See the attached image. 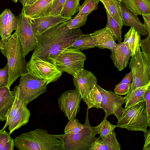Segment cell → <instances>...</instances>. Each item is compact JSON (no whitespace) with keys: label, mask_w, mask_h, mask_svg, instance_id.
Masks as SVG:
<instances>
[{"label":"cell","mask_w":150,"mask_h":150,"mask_svg":"<svg viewBox=\"0 0 150 150\" xmlns=\"http://www.w3.org/2000/svg\"><path fill=\"white\" fill-rule=\"evenodd\" d=\"M68 21L60 23L36 37L38 45L31 59H39L54 63L61 53L70 47L83 34L80 28L69 29Z\"/></svg>","instance_id":"obj_1"},{"label":"cell","mask_w":150,"mask_h":150,"mask_svg":"<svg viewBox=\"0 0 150 150\" xmlns=\"http://www.w3.org/2000/svg\"><path fill=\"white\" fill-rule=\"evenodd\" d=\"M0 40L3 44L1 52L8 60L7 86L10 88L19 76L28 73V62L26 61L21 42L16 31L7 38Z\"/></svg>","instance_id":"obj_2"},{"label":"cell","mask_w":150,"mask_h":150,"mask_svg":"<svg viewBox=\"0 0 150 150\" xmlns=\"http://www.w3.org/2000/svg\"><path fill=\"white\" fill-rule=\"evenodd\" d=\"M13 140L20 150H63L61 141L42 129L22 133Z\"/></svg>","instance_id":"obj_3"},{"label":"cell","mask_w":150,"mask_h":150,"mask_svg":"<svg viewBox=\"0 0 150 150\" xmlns=\"http://www.w3.org/2000/svg\"><path fill=\"white\" fill-rule=\"evenodd\" d=\"M88 110L87 108L85 122L80 132L74 134H52L61 141L63 150H88L93 139L98 134L96 128L90 123Z\"/></svg>","instance_id":"obj_4"},{"label":"cell","mask_w":150,"mask_h":150,"mask_svg":"<svg viewBox=\"0 0 150 150\" xmlns=\"http://www.w3.org/2000/svg\"><path fill=\"white\" fill-rule=\"evenodd\" d=\"M20 76L18 84L11 91L26 105L47 91V84L33 74L27 73Z\"/></svg>","instance_id":"obj_5"},{"label":"cell","mask_w":150,"mask_h":150,"mask_svg":"<svg viewBox=\"0 0 150 150\" xmlns=\"http://www.w3.org/2000/svg\"><path fill=\"white\" fill-rule=\"evenodd\" d=\"M147 119L146 103L144 101L125 108L116 126L131 131L144 132L148 127Z\"/></svg>","instance_id":"obj_6"},{"label":"cell","mask_w":150,"mask_h":150,"mask_svg":"<svg viewBox=\"0 0 150 150\" xmlns=\"http://www.w3.org/2000/svg\"><path fill=\"white\" fill-rule=\"evenodd\" d=\"M129 67L132 71L133 78L128 93L150 82V61L141 51L140 47L138 48L134 55L132 57Z\"/></svg>","instance_id":"obj_7"},{"label":"cell","mask_w":150,"mask_h":150,"mask_svg":"<svg viewBox=\"0 0 150 150\" xmlns=\"http://www.w3.org/2000/svg\"><path fill=\"white\" fill-rule=\"evenodd\" d=\"M86 58V55L80 49L69 47L62 51L55 62L62 72L74 76L78 70L83 68Z\"/></svg>","instance_id":"obj_8"},{"label":"cell","mask_w":150,"mask_h":150,"mask_svg":"<svg viewBox=\"0 0 150 150\" xmlns=\"http://www.w3.org/2000/svg\"><path fill=\"white\" fill-rule=\"evenodd\" d=\"M16 17L17 28L15 31L20 40L23 54L25 56L29 52L35 49L38 41L30 20L24 13L23 8L21 13Z\"/></svg>","instance_id":"obj_9"},{"label":"cell","mask_w":150,"mask_h":150,"mask_svg":"<svg viewBox=\"0 0 150 150\" xmlns=\"http://www.w3.org/2000/svg\"><path fill=\"white\" fill-rule=\"evenodd\" d=\"M62 72L56 62L52 63L39 59H30L28 64V73L45 81L47 84L57 80Z\"/></svg>","instance_id":"obj_10"},{"label":"cell","mask_w":150,"mask_h":150,"mask_svg":"<svg viewBox=\"0 0 150 150\" xmlns=\"http://www.w3.org/2000/svg\"><path fill=\"white\" fill-rule=\"evenodd\" d=\"M102 96L100 108L105 113L104 118H107L109 115H114L118 120L121 116L125 108L122 105L125 103L126 99L120 96L111 91H107L96 84Z\"/></svg>","instance_id":"obj_11"},{"label":"cell","mask_w":150,"mask_h":150,"mask_svg":"<svg viewBox=\"0 0 150 150\" xmlns=\"http://www.w3.org/2000/svg\"><path fill=\"white\" fill-rule=\"evenodd\" d=\"M82 99L76 89L67 91L60 95L57 100L59 108L69 120L76 118L81 109L80 105Z\"/></svg>","instance_id":"obj_12"},{"label":"cell","mask_w":150,"mask_h":150,"mask_svg":"<svg viewBox=\"0 0 150 150\" xmlns=\"http://www.w3.org/2000/svg\"><path fill=\"white\" fill-rule=\"evenodd\" d=\"M27 16L30 20L35 35L41 34L58 24L68 21L71 18V17H65L61 15L55 16L49 15L35 18Z\"/></svg>","instance_id":"obj_13"},{"label":"cell","mask_w":150,"mask_h":150,"mask_svg":"<svg viewBox=\"0 0 150 150\" xmlns=\"http://www.w3.org/2000/svg\"><path fill=\"white\" fill-rule=\"evenodd\" d=\"M73 76L74 86L82 98L93 88L98 82L93 74L84 68L78 70Z\"/></svg>","instance_id":"obj_14"},{"label":"cell","mask_w":150,"mask_h":150,"mask_svg":"<svg viewBox=\"0 0 150 150\" xmlns=\"http://www.w3.org/2000/svg\"><path fill=\"white\" fill-rule=\"evenodd\" d=\"M91 34L95 47H96L110 50L117 44L116 37L106 26Z\"/></svg>","instance_id":"obj_15"},{"label":"cell","mask_w":150,"mask_h":150,"mask_svg":"<svg viewBox=\"0 0 150 150\" xmlns=\"http://www.w3.org/2000/svg\"><path fill=\"white\" fill-rule=\"evenodd\" d=\"M17 28L16 16L10 9L6 8L0 14V36L1 39L8 38Z\"/></svg>","instance_id":"obj_16"},{"label":"cell","mask_w":150,"mask_h":150,"mask_svg":"<svg viewBox=\"0 0 150 150\" xmlns=\"http://www.w3.org/2000/svg\"><path fill=\"white\" fill-rule=\"evenodd\" d=\"M110 57L114 66L119 71H122L128 64L131 56L130 52L127 47L123 42L117 44L110 50Z\"/></svg>","instance_id":"obj_17"},{"label":"cell","mask_w":150,"mask_h":150,"mask_svg":"<svg viewBox=\"0 0 150 150\" xmlns=\"http://www.w3.org/2000/svg\"><path fill=\"white\" fill-rule=\"evenodd\" d=\"M54 0H38L33 4L23 8L25 14L31 18H35L50 15Z\"/></svg>","instance_id":"obj_18"},{"label":"cell","mask_w":150,"mask_h":150,"mask_svg":"<svg viewBox=\"0 0 150 150\" xmlns=\"http://www.w3.org/2000/svg\"><path fill=\"white\" fill-rule=\"evenodd\" d=\"M123 24L133 27L140 34L145 36L149 34L137 15L130 10L122 2L120 4Z\"/></svg>","instance_id":"obj_19"},{"label":"cell","mask_w":150,"mask_h":150,"mask_svg":"<svg viewBox=\"0 0 150 150\" xmlns=\"http://www.w3.org/2000/svg\"><path fill=\"white\" fill-rule=\"evenodd\" d=\"M30 116V111L23 102L9 124L8 129L9 134L10 135L14 131L26 124L29 122Z\"/></svg>","instance_id":"obj_20"},{"label":"cell","mask_w":150,"mask_h":150,"mask_svg":"<svg viewBox=\"0 0 150 150\" xmlns=\"http://www.w3.org/2000/svg\"><path fill=\"white\" fill-rule=\"evenodd\" d=\"M15 96L7 86L0 88V121H6V114L11 107Z\"/></svg>","instance_id":"obj_21"},{"label":"cell","mask_w":150,"mask_h":150,"mask_svg":"<svg viewBox=\"0 0 150 150\" xmlns=\"http://www.w3.org/2000/svg\"><path fill=\"white\" fill-rule=\"evenodd\" d=\"M140 35L137 31L131 27L124 36L123 42L129 50L131 57L134 55L138 48L140 47L142 40Z\"/></svg>","instance_id":"obj_22"},{"label":"cell","mask_w":150,"mask_h":150,"mask_svg":"<svg viewBox=\"0 0 150 150\" xmlns=\"http://www.w3.org/2000/svg\"><path fill=\"white\" fill-rule=\"evenodd\" d=\"M119 24L122 28L123 22L120 4L121 0H99Z\"/></svg>","instance_id":"obj_23"},{"label":"cell","mask_w":150,"mask_h":150,"mask_svg":"<svg viewBox=\"0 0 150 150\" xmlns=\"http://www.w3.org/2000/svg\"><path fill=\"white\" fill-rule=\"evenodd\" d=\"M137 15L150 13V0H121Z\"/></svg>","instance_id":"obj_24"},{"label":"cell","mask_w":150,"mask_h":150,"mask_svg":"<svg viewBox=\"0 0 150 150\" xmlns=\"http://www.w3.org/2000/svg\"><path fill=\"white\" fill-rule=\"evenodd\" d=\"M150 86V82L143 86L137 88L127 94L124 97L126 99L125 108L144 101V94L148 88Z\"/></svg>","instance_id":"obj_25"},{"label":"cell","mask_w":150,"mask_h":150,"mask_svg":"<svg viewBox=\"0 0 150 150\" xmlns=\"http://www.w3.org/2000/svg\"><path fill=\"white\" fill-rule=\"evenodd\" d=\"M82 99L87 105L89 109L92 108H100L102 96L96 85Z\"/></svg>","instance_id":"obj_26"},{"label":"cell","mask_w":150,"mask_h":150,"mask_svg":"<svg viewBox=\"0 0 150 150\" xmlns=\"http://www.w3.org/2000/svg\"><path fill=\"white\" fill-rule=\"evenodd\" d=\"M81 6L79 0H67L60 15L65 17H71L79 11Z\"/></svg>","instance_id":"obj_27"},{"label":"cell","mask_w":150,"mask_h":150,"mask_svg":"<svg viewBox=\"0 0 150 150\" xmlns=\"http://www.w3.org/2000/svg\"><path fill=\"white\" fill-rule=\"evenodd\" d=\"M70 47H74L80 50L95 47L91 34L81 35L77 38Z\"/></svg>","instance_id":"obj_28"},{"label":"cell","mask_w":150,"mask_h":150,"mask_svg":"<svg viewBox=\"0 0 150 150\" xmlns=\"http://www.w3.org/2000/svg\"><path fill=\"white\" fill-rule=\"evenodd\" d=\"M107 17V22L106 26L108 27L115 36L118 43L122 42V27L106 9Z\"/></svg>","instance_id":"obj_29"},{"label":"cell","mask_w":150,"mask_h":150,"mask_svg":"<svg viewBox=\"0 0 150 150\" xmlns=\"http://www.w3.org/2000/svg\"><path fill=\"white\" fill-rule=\"evenodd\" d=\"M96 128L98 134L100 136L107 137L114 132V130L117 127L116 125L112 124L104 118L103 121L97 126L95 127Z\"/></svg>","instance_id":"obj_30"},{"label":"cell","mask_w":150,"mask_h":150,"mask_svg":"<svg viewBox=\"0 0 150 150\" xmlns=\"http://www.w3.org/2000/svg\"><path fill=\"white\" fill-rule=\"evenodd\" d=\"M100 137L104 142L106 150H121L120 144L117 139L115 132L107 137Z\"/></svg>","instance_id":"obj_31"},{"label":"cell","mask_w":150,"mask_h":150,"mask_svg":"<svg viewBox=\"0 0 150 150\" xmlns=\"http://www.w3.org/2000/svg\"><path fill=\"white\" fill-rule=\"evenodd\" d=\"M23 102V101L15 97L14 101L11 107L8 110L6 114V122L4 127L1 129L2 130L5 129L7 126H8L10 121L17 113Z\"/></svg>","instance_id":"obj_32"},{"label":"cell","mask_w":150,"mask_h":150,"mask_svg":"<svg viewBox=\"0 0 150 150\" xmlns=\"http://www.w3.org/2000/svg\"><path fill=\"white\" fill-rule=\"evenodd\" d=\"M100 1L99 0H84L80 7L79 13L75 17L83 13L90 14L93 11L97 10Z\"/></svg>","instance_id":"obj_33"},{"label":"cell","mask_w":150,"mask_h":150,"mask_svg":"<svg viewBox=\"0 0 150 150\" xmlns=\"http://www.w3.org/2000/svg\"><path fill=\"white\" fill-rule=\"evenodd\" d=\"M89 14L88 13L82 14L75 17L73 19H71L68 21V27L69 29L80 28L86 24Z\"/></svg>","instance_id":"obj_34"},{"label":"cell","mask_w":150,"mask_h":150,"mask_svg":"<svg viewBox=\"0 0 150 150\" xmlns=\"http://www.w3.org/2000/svg\"><path fill=\"white\" fill-rule=\"evenodd\" d=\"M79 120L76 118L69 120L64 129L65 134H74L80 132L83 128V124L79 122Z\"/></svg>","instance_id":"obj_35"},{"label":"cell","mask_w":150,"mask_h":150,"mask_svg":"<svg viewBox=\"0 0 150 150\" xmlns=\"http://www.w3.org/2000/svg\"><path fill=\"white\" fill-rule=\"evenodd\" d=\"M67 0H54L53 2L50 15H60L63 6Z\"/></svg>","instance_id":"obj_36"},{"label":"cell","mask_w":150,"mask_h":150,"mask_svg":"<svg viewBox=\"0 0 150 150\" xmlns=\"http://www.w3.org/2000/svg\"><path fill=\"white\" fill-rule=\"evenodd\" d=\"M140 47L142 52L145 54L150 61V34H149L145 39L142 40Z\"/></svg>","instance_id":"obj_37"},{"label":"cell","mask_w":150,"mask_h":150,"mask_svg":"<svg viewBox=\"0 0 150 150\" xmlns=\"http://www.w3.org/2000/svg\"><path fill=\"white\" fill-rule=\"evenodd\" d=\"M132 83L130 84L122 83L115 86L114 92L120 95H125L129 92L131 87Z\"/></svg>","instance_id":"obj_38"},{"label":"cell","mask_w":150,"mask_h":150,"mask_svg":"<svg viewBox=\"0 0 150 150\" xmlns=\"http://www.w3.org/2000/svg\"><path fill=\"white\" fill-rule=\"evenodd\" d=\"M144 97L146 105L147 115V122L148 126L150 127V86L146 91Z\"/></svg>","instance_id":"obj_39"},{"label":"cell","mask_w":150,"mask_h":150,"mask_svg":"<svg viewBox=\"0 0 150 150\" xmlns=\"http://www.w3.org/2000/svg\"><path fill=\"white\" fill-rule=\"evenodd\" d=\"M88 150H106L104 142L100 136L93 139Z\"/></svg>","instance_id":"obj_40"},{"label":"cell","mask_w":150,"mask_h":150,"mask_svg":"<svg viewBox=\"0 0 150 150\" xmlns=\"http://www.w3.org/2000/svg\"><path fill=\"white\" fill-rule=\"evenodd\" d=\"M8 64L2 69H0V88L7 86L8 82Z\"/></svg>","instance_id":"obj_41"},{"label":"cell","mask_w":150,"mask_h":150,"mask_svg":"<svg viewBox=\"0 0 150 150\" xmlns=\"http://www.w3.org/2000/svg\"><path fill=\"white\" fill-rule=\"evenodd\" d=\"M11 139L9 133L5 129H0V150H2L4 147Z\"/></svg>","instance_id":"obj_42"},{"label":"cell","mask_w":150,"mask_h":150,"mask_svg":"<svg viewBox=\"0 0 150 150\" xmlns=\"http://www.w3.org/2000/svg\"><path fill=\"white\" fill-rule=\"evenodd\" d=\"M144 144L143 150H150V129L147 130L144 132Z\"/></svg>","instance_id":"obj_43"},{"label":"cell","mask_w":150,"mask_h":150,"mask_svg":"<svg viewBox=\"0 0 150 150\" xmlns=\"http://www.w3.org/2000/svg\"><path fill=\"white\" fill-rule=\"evenodd\" d=\"M142 15L144 21V26L149 34H150V13L142 14Z\"/></svg>","instance_id":"obj_44"},{"label":"cell","mask_w":150,"mask_h":150,"mask_svg":"<svg viewBox=\"0 0 150 150\" xmlns=\"http://www.w3.org/2000/svg\"><path fill=\"white\" fill-rule=\"evenodd\" d=\"M133 78V73L132 71H131L129 73L126 74L123 79L118 84L122 83L126 84H130L132 82Z\"/></svg>","instance_id":"obj_45"},{"label":"cell","mask_w":150,"mask_h":150,"mask_svg":"<svg viewBox=\"0 0 150 150\" xmlns=\"http://www.w3.org/2000/svg\"><path fill=\"white\" fill-rule=\"evenodd\" d=\"M38 0H19L23 6H25L33 4Z\"/></svg>","instance_id":"obj_46"},{"label":"cell","mask_w":150,"mask_h":150,"mask_svg":"<svg viewBox=\"0 0 150 150\" xmlns=\"http://www.w3.org/2000/svg\"><path fill=\"white\" fill-rule=\"evenodd\" d=\"M3 44L1 42L0 40V50L3 49Z\"/></svg>","instance_id":"obj_47"},{"label":"cell","mask_w":150,"mask_h":150,"mask_svg":"<svg viewBox=\"0 0 150 150\" xmlns=\"http://www.w3.org/2000/svg\"><path fill=\"white\" fill-rule=\"evenodd\" d=\"M12 1L15 3H17L18 0H12Z\"/></svg>","instance_id":"obj_48"},{"label":"cell","mask_w":150,"mask_h":150,"mask_svg":"<svg viewBox=\"0 0 150 150\" xmlns=\"http://www.w3.org/2000/svg\"><path fill=\"white\" fill-rule=\"evenodd\" d=\"M79 0L80 1V0Z\"/></svg>","instance_id":"obj_49"}]
</instances>
